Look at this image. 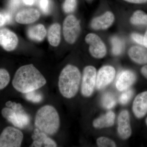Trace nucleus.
Wrapping results in <instances>:
<instances>
[{
    "label": "nucleus",
    "mask_w": 147,
    "mask_h": 147,
    "mask_svg": "<svg viewBox=\"0 0 147 147\" xmlns=\"http://www.w3.org/2000/svg\"><path fill=\"white\" fill-rule=\"evenodd\" d=\"M13 88L23 94L38 90L45 86V77L33 65L22 66L17 69L12 81Z\"/></svg>",
    "instance_id": "1"
},
{
    "label": "nucleus",
    "mask_w": 147,
    "mask_h": 147,
    "mask_svg": "<svg viewBox=\"0 0 147 147\" xmlns=\"http://www.w3.org/2000/svg\"><path fill=\"white\" fill-rule=\"evenodd\" d=\"M81 81L79 69L72 65H67L61 71L58 86L61 94L66 98H72L77 94Z\"/></svg>",
    "instance_id": "2"
},
{
    "label": "nucleus",
    "mask_w": 147,
    "mask_h": 147,
    "mask_svg": "<svg viewBox=\"0 0 147 147\" xmlns=\"http://www.w3.org/2000/svg\"><path fill=\"white\" fill-rule=\"evenodd\" d=\"M34 125L36 128L47 135H55L60 125L57 111L52 105H46L41 107L36 114Z\"/></svg>",
    "instance_id": "3"
},
{
    "label": "nucleus",
    "mask_w": 147,
    "mask_h": 147,
    "mask_svg": "<svg viewBox=\"0 0 147 147\" xmlns=\"http://www.w3.org/2000/svg\"><path fill=\"white\" fill-rule=\"evenodd\" d=\"M5 105L8 108H3L1 112L5 118L18 128H24L28 125L30 117L21 104L8 101Z\"/></svg>",
    "instance_id": "4"
},
{
    "label": "nucleus",
    "mask_w": 147,
    "mask_h": 147,
    "mask_svg": "<svg viewBox=\"0 0 147 147\" xmlns=\"http://www.w3.org/2000/svg\"><path fill=\"white\" fill-rule=\"evenodd\" d=\"M23 139L22 131L13 127H7L0 135V147H21Z\"/></svg>",
    "instance_id": "5"
},
{
    "label": "nucleus",
    "mask_w": 147,
    "mask_h": 147,
    "mask_svg": "<svg viewBox=\"0 0 147 147\" xmlns=\"http://www.w3.org/2000/svg\"><path fill=\"white\" fill-rule=\"evenodd\" d=\"M97 72L94 67L88 65L84 68L81 84V93L85 97L91 96L96 83Z\"/></svg>",
    "instance_id": "6"
},
{
    "label": "nucleus",
    "mask_w": 147,
    "mask_h": 147,
    "mask_svg": "<svg viewBox=\"0 0 147 147\" xmlns=\"http://www.w3.org/2000/svg\"><path fill=\"white\" fill-rule=\"evenodd\" d=\"M65 40L69 44H74L78 38L80 31V23L75 16L69 15L65 19L63 26Z\"/></svg>",
    "instance_id": "7"
},
{
    "label": "nucleus",
    "mask_w": 147,
    "mask_h": 147,
    "mask_svg": "<svg viewBox=\"0 0 147 147\" xmlns=\"http://www.w3.org/2000/svg\"><path fill=\"white\" fill-rule=\"evenodd\" d=\"M85 41L89 45V50L92 57L100 59L105 57L107 53L106 46L100 37L94 33L86 36Z\"/></svg>",
    "instance_id": "8"
},
{
    "label": "nucleus",
    "mask_w": 147,
    "mask_h": 147,
    "mask_svg": "<svg viewBox=\"0 0 147 147\" xmlns=\"http://www.w3.org/2000/svg\"><path fill=\"white\" fill-rule=\"evenodd\" d=\"M115 75V69L113 67L108 65L102 66L96 74V88L100 90L106 88L113 82Z\"/></svg>",
    "instance_id": "9"
},
{
    "label": "nucleus",
    "mask_w": 147,
    "mask_h": 147,
    "mask_svg": "<svg viewBox=\"0 0 147 147\" xmlns=\"http://www.w3.org/2000/svg\"><path fill=\"white\" fill-rule=\"evenodd\" d=\"M117 132L119 137L123 140H127L131 136L132 130L130 124V116L127 110H122L119 114Z\"/></svg>",
    "instance_id": "10"
},
{
    "label": "nucleus",
    "mask_w": 147,
    "mask_h": 147,
    "mask_svg": "<svg viewBox=\"0 0 147 147\" xmlns=\"http://www.w3.org/2000/svg\"><path fill=\"white\" fill-rule=\"evenodd\" d=\"M18 42L15 33L7 28L0 29V45L6 51H13L16 49Z\"/></svg>",
    "instance_id": "11"
},
{
    "label": "nucleus",
    "mask_w": 147,
    "mask_h": 147,
    "mask_svg": "<svg viewBox=\"0 0 147 147\" xmlns=\"http://www.w3.org/2000/svg\"><path fill=\"white\" fill-rule=\"evenodd\" d=\"M132 111L134 115L141 119L147 113V91L137 95L132 104Z\"/></svg>",
    "instance_id": "12"
},
{
    "label": "nucleus",
    "mask_w": 147,
    "mask_h": 147,
    "mask_svg": "<svg viewBox=\"0 0 147 147\" xmlns=\"http://www.w3.org/2000/svg\"><path fill=\"white\" fill-rule=\"evenodd\" d=\"M136 80V76L133 71L129 70L122 71L119 75L116 86L119 91L129 89Z\"/></svg>",
    "instance_id": "13"
},
{
    "label": "nucleus",
    "mask_w": 147,
    "mask_h": 147,
    "mask_svg": "<svg viewBox=\"0 0 147 147\" xmlns=\"http://www.w3.org/2000/svg\"><path fill=\"white\" fill-rule=\"evenodd\" d=\"M115 19L114 14L111 11H107L102 15L94 18L91 26L95 30H106L112 26Z\"/></svg>",
    "instance_id": "14"
},
{
    "label": "nucleus",
    "mask_w": 147,
    "mask_h": 147,
    "mask_svg": "<svg viewBox=\"0 0 147 147\" xmlns=\"http://www.w3.org/2000/svg\"><path fill=\"white\" fill-rule=\"evenodd\" d=\"M40 13L37 9L28 8L18 11L15 17L17 23L22 24H28L35 22L39 19Z\"/></svg>",
    "instance_id": "15"
},
{
    "label": "nucleus",
    "mask_w": 147,
    "mask_h": 147,
    "mask_svg": "<svg viewBox=\"0 0 147 147\" xmlns=\"http://www.w3.org/2000/svg\"><path fill=\"white\" fill-rule=\"evenodd\" d=\"M44 132L40 131L36 128L34 130V134L32 137L34 141L30 147H55L57 146V143L51 139Z\"/></svg>",
    "instance_id": "16"
},
{
    "label": "nucleus",
    "mask_w": 147,
    "mask_h": 147,
    "mask_svg": "<svg viewBox=\"0 0 147 147\" xmlns=\"http://www.w3.org/2000/svg\"><path fill=\"white\" fill-rule=\"evenodd\" d=\"M115 114L112 111H109L105 114L95 119L92 122L95 128L103 129L111 127L114 125L115 119Z\"/></svg>",
    "instance_id": "17"
},
{
    "label": "nucleus",
    "mask_w": 147,
    "mask_h": 147,
    "mask_svg": "<svg viewBox=\"0 0 147 147\" xmlns=\"http://www.w3.org/2000/svg\"><path fill=\"white\" fill-rule=\"evenodd\" d=\"M129 56L132 61L139 64L147 63V50L138 46H132L128 50Z\"/></svg>",
    "instance_id": "18"
},
{
    "label": "nucleus",
    "mask_w": 147,
    "mask_h": 147,
    "mask_svg": "<svg viewBox=\"0 0 147 147\" xmlns=\"http://www.w3.org/2000/svg\"><path fill=\"white\" fill-rule=\"evenodd\" d=\"M47 34L46 29L42 24H38L29 28L27 34L30 39L37 42L43 40Z\"/></svg>",
    "instance_id": "19"
},
{
    "label": "nucleus",
    "mask_w": 147,
    "mask_h": 147,
    "mask_svg": "<svg viewBox=\"0 0 147 147\" xmlns=\"http://www.w3.org/2000/svg\"><path fill=\"white\" fill-rule=\"evenodd\" d=\"M61 27L59 24L55 23L50 26L48 30L47 38L50 45L57 47L61 41Z\"/></svg>",
    "instance_id": "20"
},
{
    "label": "nucleus",
    "mask_w": 147,
    "mask_h": 147,
    "mask_svg": "<svg viewBox=\"0 0 147 147\" xmlns=\"http://www.w3.org/2000/svg\"><path fill=\"white\" fill-rule=\"evenodd\" d=\"M130 21L134 25H147V14L142 11H136L131 16Z\"/></svg>",
    "instance_id": "21"
},
{
    "label": "nucleus",
    "mask_w": 147,
    "mask_h": 147,
    "mask_svg": "<svg viewBox=\"0 0 147 147\" xmlns=\"http://www.w3.org/2000/svg\"><path fill=\"white\" fill-rule=\"evenodd\" d=\"M112 45V52L115 56H118L122 53L124 44L122 40L117 36H114L111 39Z\"/></svg>",
    "instance_id": "22"
},
{
    "label": "nucleus",
    "mask_w": 147,
    "mask_h": 147,
    "mask_svg": "<svg viewBox=\"0 0 147 147\" xmlns=\"http://www.w3.org/2000/svg\"><path fill=\"white\" fill-rule=\"evenodd\" d=\"M102 105L106 109H110L115 105V98L111 94L107 93L104 95L102 98Z\"/></svg>",
    "instance_id": "23"
},
{
    "label": "nucleus",
    "mask_w": 147,
    "mask_h": 147,
    "mask_svg": "<svg viewBox=\"0 0 147 147\" xmlns=\"http://www.w3.org/2000/svg\"><path fill=\"white\" fill-rule=\"evenodd\" d=\"M24 94L27 100L34 103H38L41 102L43 99V96L42 94L37 91V90L29 92Z\"/></svg>",
    "instance_id": "24"
},
{
    "label": "nucleus",
    "mask_w": 147,
    "mask_h": 147,
    "mask_svg": "<svg viewBox=\"0 0 147 147\" xmlns=\"http://www.w3.org/2000/svg\"><path fill=\"white\" fill-rule=\"evenodd\" d=\"M9 73L5 69H0V90H2L8 85L10 82Z\"/></svg>",
    "instance_id": "25"
},
{
    "label": "nucleus",
    "mask_w": 147,
    "mask_h": 147,
    "mask_svg": "<svg viewBox=\"0 0 147 147\" xmlns=\"http://www.w3.org/2000/svg\"><path fill=\"white\" fill-rule=\"evenodd\" d=\"M96 144L99 147H115V142L112 139L105 137H98L96 139Z\"/></svg>",
    "instance_id": "26"
},
{
    "label": "nucleus",
    "mask_w": 147,
    "mask_h": 147,
    "mask_svg": "<svg viewBox=\"0 0 147 147\" xmlns=\"http://www.w3.org/2000/svg\"><path fill=\"white\" fill-rule=\"evenodd\" d=\"M76 0H65L63 6L64 11L66 13L73 12L76 8Z\"/></svg>",
    "instance_id": "27"
},
{
    "label": "nucleus",
    "mask_w": 147,
    "mask_h": 147,
    "mask_svg": "<svg viewBox=\"0 0 147 147\" xmlns=\"http://www.w3.org/2000/svg\"><path fill=\"white\" fill-rule=\"evenodd\" d=\"M123 93L119 98V101L122 104H126L131 99L133 94V92L132 90L128 89L125 91Z\"/></svg>",
    "instance_id": "28"
},
{
    "label": "nucleus",
    "mask_w": 147,
    "mask_h": 147,
    "mask_svg": "<svg viewBox=\"0 0 147 147\" xmlns=\"http://www.w3.org/2000/svg\"><path fill=\"white\" fill-rule=\"evenodd\" d=\"M40 8L45 14H47L50 11V2L49 0H39Z\"/></svg>",
    "instance_id": "29"
},
{
    "label": "nucleus",
    "mask_w": 147,
    "mask_h": 147,
    "mask_svg": "<svg viewBox=\"0 0 147 147\" xmlns=\"http://www.w3.org/2000/svg\"><path fill=\"white\" fill-rule=\"evenodd\" d=\"M131 38L138 44L144 46V36L137 33H133L131 35Z\"/></svg>",
    "instance_id": "30"
},
{
    "label": "nucleus",
    "mask_w": 147,
    "mask_h": 147,
    "mask_svg": "<svg viewBox=\"0 0 147 147\" xmlns=\"http://www.w3.org/2000/svg\"><path fill=\"white\" fill-rule=\"evenodd\" d=\"M6 24V21L3 13H0V28Z\"/></svg>",
    "instance_id": "31"
},
{
    "label": "nucleus",
    "mask_w": 147,
    "mask_h": 147,
    "mask_svg": "<svg viewBox=\"0 0 147 147\" xmlns=\"http://www.w3.org/2000/svg\"><path fill=\"white\" fill-rule=\"evenodd\" d=\"M128 2L133 3H143L147 2V0H124Z\"/></svg>",
    "instance_id": "32"
},
{
    "label": "nucleus",
    "mask_w": 147,
    "mask_h": 147,
    "mask_svg": "<svg viewBox=\"0 0 147 147\" xmlns=\"http://www.w3.org/2000/svg\"><path fill=\"white\" fill-rule=\"evenodd\" d=\"M141 72L143 76L147 79V65L144 66L141 69Z\"/></svg>",
    "instance_id": "33"
},
{
    "label": "nucleus",
    "mask_w": 147,
    "mask_h": 147,
    "mask_svg": "<svg viewBox=\"0 0 147 147\" xmlns=\"http://www.w3.org/2000/svg\"><path fill=\"white\" fill-rule=\"evenodd\" d=\"M25 4L27 5H32L34 3V0H23Z\"/></svg>",
    "instance_id": "34"
},
{
    "label": "nucleus",
    "mask_w": 147,
    "mask_h": 147,
    "mask_svg": "<svg viewBox=\"0 0 147 147\" xmlns=\"http://www.w3.org/2000/svg\"><path fill=\"white\" fill-rule=\"evenodd\" d=\"M144 46L147 48V29L144 36Z\"/></svg>",
    "instance_id": "35"
},
{
    "label": "nucleus",
    "mask_w": 147,
    "mask_h": 147,
    "mask_svg": "<svg viewBox=\"0 0 147 147\" xmlns=\"http://www.w3.org/2000/svg\"><path fill=\"white\" fill-rule=\"evenodd\" d=\"M146 125H147V117L146 118Z\"/></svg>",
    "instance_id": "36"
}]
</instances>
